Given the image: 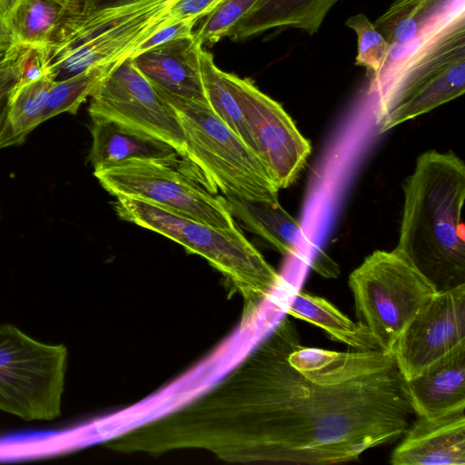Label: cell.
I'll use <instances>...</instances> for the list:
<instances>
[{"label": "cell", "instance_id": "6da1fadb", "mask_svg": "<svg viewBox=\"0 0 465 465\" xmlns=\"http://www.w3.org/2000/svg\"><path fill=\"white\" fill-rule=\"evenodd\" d=\"M414 414L392 354L304 347L281 320L205 396L217 454L242 461L336 464L403 436Z\"/></svg>", "mask_w": 465, "mask_h": 465}, {"label": "cell", "instance_id": "7a4b0ae2", "mask_svg": "<svg viewBox=\"0 0 465 465\" xmlns=\"http://www.w3.org/2000/svg\"><path fill=\"white\" fill-rule=\"evenodd\" d=\"M403 195L400 236L393 251L437 292L464 285L462 160L450 152H424L404 182Z\"/></svg>", "mask_w": 465, "mask_h": 465}, {"label": "cell", "instance_id": "3957f363", "mask_svg": "<svg viewBox=\"0 0 465 465\" xmlns=\"http://www.w3.org/2000/svg\"><path fill=\"white\" fill-rule=\"evenodd\" d=\"M155 88L181 123L185 170H193L191 174L200 176V183L213 193L220 191L246 201L280 203V189L259 155L215 115L206 100Z\"/></svg>", "mask_w": 465, "mask_h": 465}, {"label": "cell", "instance_id": "277c9868", "mask_svg": "<svg viewBox=\"0 0 465 465\" xmlns=\"http://www.w3.org/2000/svg\"><path fill=\"white\" fill-rule=\"evenodd\" d=\"M120 219L155 232L198 254L220 271L253 310L278 287L281 277L238 226L215 228L147 202L116 197Z\"/></svg>", "mask_w": 465, "mask_h": 465}, {"label": "cell", "instance_id": "5b68a950", "mask_svg": "<svg viewBox=\"0 0 465 465\" xmlns=\"http://www.w3.org/2000/svg\"><path fill=\"white\" fill-rule=\"evenodd\" d=\"M358 322L379 348L392 354L403 331L438 292L394 251H375L349 276Z\"/></svg>", "mask_w": 465, "mask_h": 465}, {"label": "cell", "instance_id": "8992f818", "mask_svg": "<svg viewBox=\"0 0 465 465\" xmlns=\"http://www.w3.org/2000/svg\"><path fill=\"white\" fill-rule=\"evenodd\" d=\"M94 170L115 198L153 203L215 228L237 225L224 197L210 192L178 159L131 158Z\"/></svg>", "mask_w": 465, "mask_h": 465}, {"label": "cell", "instance_id": "52a82bcc", "mask_svg": "<svg viewBox=\"0 0 465 465\" xmlns=\"http://www.w3.org/2000/svg\"><path fill=\"white\" fill-rule=\"evenodd\" d=\"M67 363L64 344L36 341L16 326H0V410L25 420L61 414Z\"/></svg>", "mask_w": 465, "mask_h": 465}, {"label": "cell", "instance_id": "ba28073f", "mask_svg": "<svg viewBox=\"0 0 465 465\" xmlns=\"http://www.w3.org/2000/svg\"><path fill=\"white\" fill-rule=\"evenodd\" d=\"M90 98L91 118L114 121L165 143L183 156L185 137L175 111L132 59L108 73Z\"/></svg>", "mask_w": 465, "mask_h": 465}, {"label": "cell", "instance_id": "9c48e42d", "mask_svg": "<svg viewBox=\"0 0 465 465\" xmlns=\"http://www.w3.org/2000/svg\"><path fill=\"white\" fill-rule=\"evenodd\" d=\"M248 124L256 152L281 189L298 178L311 154L309 141L275 100L252 80L223 71Z\"/></svg>", "mask_w": 465, "mask_h": 465}, {"label": "cell", "instance_id": "30bf717a", "mask_svg": "<svg viewBox=\"0 0 465 465\" xmlns=\"http://www.w3.org/2000/svg\"><path fill=\"white\" fill-rule=\"evenodd\" d=\"M465 345V284L438 292L414 316L392 355L405 381Z\"/></svg>", "mask_w": 465, "mask_h": 465}, {"label": "cell", "instance_id": "8fae6325", "mask_svg": "<svg viewBox=\"0 0 465 465\" xmlns=\"http://www.w3.org/2000/svg\"><path fill=\"white\" fill-rule=\"evenodd\" d=\"M391 456L393 465H464L465 410L416 416Z\"/></svg>", "mask_w": 465, "mask_h": 465}, {"label": "cell", "instance_id": "7c38bea8", "mask_svg": "<svg viewBox=\"0 0 465 465\" xmlns=\"http://www.w3.org/2000/svg\"><path fill=\"white\" fill-rule=\"evenodd\" d=\"M202 48L191 36L157 45L132 60L155 87L182 97L205 100L200 67Z\"/></svg>", "mask_w": 465, "mask_h": 465}, {"label": "cell", "instance_id": "4fadbf2b", "mask_svg": "<svg viewBox=\"0 0 465 465\" xmlns=\"http://www.w3.org/2000/svg\"><path fill=\"white\" fill-rule=\"evenodd\" d=\"M406 389L416 416L436 418L465 410V345L406 381Z\"/></svg>", "mask_w": 465, "mask_h": 465}, {"label": "cell", "instance_id": "5bb4252c", "mask_svg": "<svg viewBox=\"0 0 465 465\" xmlns=\"http://www.w3.org/2000/svg\"><path fill=\"white\" fill-rule=\"evenodd\" d=\"M339 0H257L232 26L228 37L242 40L280 27L301 29L312 35Z\"/></svg>", "mask_w": 465, "mask_h": 465}, {"label": "cell", "instance_id": "9a60e30c", "mask_svg": "<svg viewBox=\"0 0 465 465\" xmlns=\"http://www.w3.org/2000/svg\"><path fill=\"white\" fill-rule=\"evenodd\" d=\"M89 161L94 168L131 158L177 160L168 144L114 121L92 118Z\"/></svg>", "mask_w": 465, "mask_h": 465}, {"label": "cell", "instance_id": "2e32d148", "mask_svg": "<svg viewBox=\"0 0 465 465\" xmlns=\"http://www.w3.org/2000/svg\"><path fill=\"white\" fill-rule=\"evenodd\" d=\"M233 217L286 256L298 253L302 231L300 223L279 203L252 202L223 195Z\"/></svg>", "mask_w": 465, "mask_h": 465}, {"label": "cell", "instance_id": "e0dca14e", "mask_svg": "<svg viewBox=\"0 0 465 465\" xmlns=\"http://www.w3.org/2000/svg\"><path fill=\"white\" fill-rule=\"evenodd\" d=\"M464 0H396L373 24L391 46L406 43L431 29Z\"/></svg>", "mask_w": 465, "mask_h": 465}, {"label": "cell", "instance_id": "ac0fdd59", "mask_svg": "<svg viewBox=\"0 0 465 465\" xmlns=\"http://www.w3.org/2000/svg\"><path fill=\"white\" fill-rule=\"evenodd\" d=\"M287 312L324 330L333 340L355 351L380 349L369 330L354 322L326 299L305 292H298ZM381 350V349H380Z\"/></svg>", "mask_w": 465, "mask_h": 465}, {"label": "cell", "instance_id": "d6986e66", "mask_svg": "<svg viewBox=\"0 0 465 465\" xmlns=\"http://www.w3.org/2000/svg\"><path fill=\"white\" fill-rule=\"evenodd\" d=\"M54 79L48 70L37 80L15 84L8 100L0 132V149L19 145L44 122L47 97Z\"/></svg>", "mask_w": 465, "mask_h": 465}, {"label": "cell", "instance_id": "ffe728a7", "mask_svg": "<svg viewBox=\"0 0 465 465\" xmlns=\"http://www.w3.org/2000/svg\"><path fill=\"white\" fill-rule=\"evenodd\" d=\"M70 12V0H17L6 16L13 42L50 45Z\"/></svg>", "mask_w": 465, "mask_h": 465}, {"label": "cell", "instance_id": "44dd1931", "mask_svg": "<svg viewBox=\"0 0 465 465\" xmlns=\"http://www.w3.org/2000/svg\"><path fill=\"white\" fill-rule=\"evenodd\" d=\"M200 67L204 96L209 107L257 153L246 120L223 76V71L216 66L213 54L203 48L200 51Z\"/></svg>", "mask_w": 465, "mask_h": 465}, {"label": "cell", "instance_id": "7402d4cb", "mask_svg": "<svg viewBox=\"0 0 465 465\" xmlns=\"http://www.w3.org/2000/svg\"><path fill=\"white\" fill-rule=\"evenodd\" d=\"M108 73V67L97 66L69 78L54 81L48 94L44 122L63 113L75 114Z\"/></svg>", "mask_w": 465, "mask_h": 465}, {"label": "cell", "instance_id": "603a6c76", "mask_svg": "<svg viewBox=\"0 0 465 465\" xmlns=\"http://www.w3.org/2000/svg\"><path fill=\"white\" fill-rule=\"evenodd\" d=\"M345 25L357 35L355 64L364 67L375 80L387 61L391 45L365 15H352L346 20Z\"/></svg>", "mask_w": 465, "mask_h": 465}, {"label": "cell", "instance_id": "cb8c5ba5", "mask_svg": "<svg viewBox=\"0 0 465 465\" xmlns=\"http://www.w3.org/2000/svg\"><path fill=\"white\" fill-rule=\"evenodd\" d=\"M257 0H223L193 32V38L203 46L228 36L232 26L252 7Z\"/></svg>", "mask_w": 465, "mask_h": 465}, {"label": "cell", "instance_id": "d4e9b609", "mask_svg": "<svg viewBox=\"0 0 465 465\" xmlns=\"http://www.w3.org/2000/svg\"><path fill=\"white\" fill-rule=\"evenodd\" d=\"M50 61V50L47 45L20 44L17 84H27L40 78L48 71Z\"/></svg>", "mask_w": 465, "mask_h": 465}, {"label": "cell", "instance_id": "484cf974", "mask_svg": "<svg viewBox=\"0 0 465 465\" xmlns=\"http://www.w3.org/2000/svg\"><path fill=\"white\" fill-rule=\"evenodd\" d=\"M20 44L13 42L0 54V132L5 121L8 96L19 79Z\"/></svg>", "mask_w": 465, "mask_h": 465}, {"label": "cell", "instance_id": "4316f807", "mask_svg": "<svg viewBox=\"0 0 465 465\" xmlns=\"http://www.w3.org/2000/svg\"><path fill=\"white\" fill-rule=\"evenodd\" d=\"M197 22L198 21L196 20H183L180 22H174L165 27L157 30L149 38L138 45L129 58L132 59L139 54L157 45L176 39L193 36V27Z\"/></svg>", "mask_w": 465, "mask_h": 465}, {"label": "cell", "instance_id": "83f0119b", "mask_svg": "<svg viewBox=\"0 0 465 465\" xmlns=\"http://www.w3.org/2000/svg\"><path fill=\"white\" fill-rule=\"evenodd\" d=\"M12 43L13 36L8 25L5 19L0 15V54L8 49Z\"/></svg>", "mask_w": 465, "mask_h": 465}, {"label": "cell", "instance_id": "f1b7e54d", "mask_svg": "<svg viewBox=\"0 0 465 465\" xmlns=\"http://www.w3.org/2000/svg\"><path fill=\"white\" fill-rule=\"evenodd\" d=\"M130 0H86L91 11L99 7L120 5Z\"/></svg>", "mask_w": 465, "mask_h": 465}, {"label": "cell", "instance_id": "f546056e", "mask_svg": "<svg viewBox=\"0 0 465 465\" xmlns=\"http://www.w3.org/2000/svg\"><path fill=\"white\" fill-rule=\"evenodd\" d=\"M16 1L17 0H0V15L5 19Z\"/></svg>", "mask_w": 465, "mask_h": 465}]
</instances>
